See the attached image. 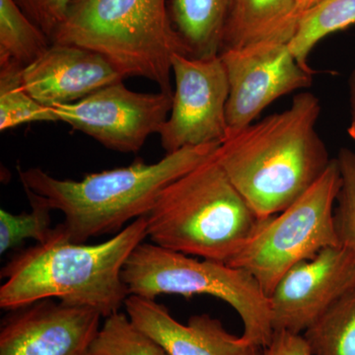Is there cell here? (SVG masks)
<instances>
[{
  "instance_id": "d4e9b609",
  "label": "cell",
  "mask_w": 355,
  "mask_h": 355,
  "mask_svg": "<svg viewBox=\"0 0 355 355\" xmlns=\"http://www.w3.org/2000/svg\"><path fill=\"white\" fill-rule=\"evenodd\" d=\"M263 355H313L304 336L286 331H275Z\"/></svg>"
},
{
  "instance_id": "52a82bcc",
  "label": "cell",
  "mask_w": 355,
  "mask_h": 355,
  "mask_svg": "<svg viewBox=\"0 0 355 355\" xmlns=\"http://www.w3.org/2000/svg\"><path fill=\"white\" fill-rule=\"evenodd\" d=\"M342 184L336 158L295 202L261 222L252 237L227 263L252 275L270 296L291 268L340 245L334 207Z\"/></svg>"
},
{
  "instance_id": "2e32d148",
  "label": "cell",
  "mask_w": 355,
  "mask_h": 355,
  "mask_svg": "<svg viewBox=\"0 0 355 355\" xmlns=\"http://www.w3.org/2000/svg\"><path fill=\"white\" fill-rule=\"evenodd\" d=\"M231 0H170V18L186 55L198 60L218 57Z\"/></svg>"
},
{
  "instance_id": "3957f363",
  "label": "cell",
  "mask_w": 355,
  "mask_h": 355,
  "mask_svg": "<svg viewBox=\"0 0 355 355\" xmlns=\"http://www.w3.org/2000/svg\"><path fill=\"white\" fill-rule=\"evenodd\" d=\"M220 144L184 147L156 163L137 160L127 167L91 173L83 179H58L41 168H18L23 188L64 216L70 242L116 234L128 221L146 216L166 187L209 158Z\"/></svg>"
},
{
  "instance_id": "6da1fadb",
  "label": "cell",
  "mask_w": 355,
  "mask_h": 355,
  "mask_svg": "<svg viewBox=\"0 0 355 355\" xmlns=\"http://www.w3.org/2000/svg\"><path fill=\"white\" fill-rule=\"evenodd\" d=\"M316 95L301 92L282 113L230 133L216 158L261 219L277 216L309 190L333 158L316 130Z\"/></svg>"
},
{
  "instance_id": "8fae6325",
  "label": "cell",
  "mask_w": 355,
  "mask_h": 355,
  "mask_svg": "<svg viewBox=\"0 0 355 355\" xmlns=\"http://www.w3.org/2000/svg\"><path fill=\"white\" fill-rule=\"evenodd\" d=\"M354 286V254L342 245L324 248L291 268L268 296L273 331L301 335Z\"/></svg>"
},
{
  "instance_id": "5bb4252c",
  "label": "cell",
  "mask_w": 355,
  "mask_h": 355,
  "mask_svg": "<svg viewBox=\"0 0 355 355\" xmlns=\"http://www.w3.org/2000/svg\"><path fill=\"white\" fill-rule=\"evenodd\" d=\"M123 306L132 323L170 355H263V347L229 333L209 314L193 315L184 324L155 299L130 295Z\"/></svg>"
},
{
  "instance_id": "4316f807",
  "label": "cell",
  "mask_w": 355,
  "mask_h": 355,
  "mask_svg": "<svg viewBox=\"0 0 355 355\" xmlns=\"http://www.w3.org/2000/svg\"><path fill=\"white\" fill-rule=\"evenodd\" d=\"M320 1H321V0H298L299 9H300L302 15L306 11L309 10L312 7L319 3Z\"/></svg>"
},
{
  "instance_id": "9a60e30c",
  "label": "cell",
  "mask_w": 355,
  "mask_h": 355,
  "mask_svg": "<svg viewBox=\"0 0 355 355\" xmlns=\"http://www.w3.org/2000/svg\"><path fill=\"white\" fill-rule=\"evenodd\" d=\"M301 17L298 0H231L221 51L260 43L289 44Z\"/></svg>"
},
{
  "instance_id": "7a4b0ae2",
  "label": "cell",
  "mask_w": 355,
  "mask_h": 355,
  "mask_svg": "<svg viewBox=\"0 0 355 355\" xmlns=\"http://www.w3.org/2000/svg\"><path fill=\"white\" fill-rule=\"evenodd\" d=\"M146 216L132 221L108 241L70 242L62 225L44 243L14 254L2 268L0 308L17 310L44 300L97 310L103 318L119 312L130 296L123 268L147 237Z\"/></svg>"
},
{
  "instance_id": "e0dca14e",
  "label": "cell",
  "mask_w": 355,
  "mask_h": 355,
  "mask_svg": "<svg viewBox=\"0 0 355 355\" xmlns=\"http://www.w3.org/2000/svg\"><path fill=\"white\" fill-rule=\"evenodd\" d=\"M51 40L15 0H0V65L25 69L48 51Z\"/></svg>"
},
{
  "instance_id": "277c9868",
  "label": "cell",
  "mask_w": 355,
  "mask_h": 355,
  "mask_svg": "<svg viewBox=\"0 0 355 355\" xmlns=\"http://www.w3.org/2000/svg\"><path fill=\"white\" fill-rule=\"evenodd\" d=\"M216 153L166 187L146 216V232L157 246L228 263L263 219L236 190Z\"/></svg>"
},
{
  "instance_id": "7402d4cb",
  "label": "cell",
  "mask_w": 355,
  "mask_h": 355,
  "mask_svg": "<svg viewBox=\"0 0 355 355\" xmlns=\"http://www.w3.org/2000/svg\"><path fill=\"white\" fill-rule=\"evenodd\" d=\"M32 210L20 214H13L0 209V254L19 247L25 240L37 243L46 242L53 232L51 228V209L43 198L24 189Z\"/></svg>"
},
{
  "instance_id": "d6986e66",
  "label": "cell",
  "mask_w": 355,
  "mask_h": 355,
  "mask_svg": "<svg viewBox=\"0 0 355 355\" xmlns=\"http://www.w3.org/2000/svg\"><path fill=\"white\" fill-rule=\"evenodd\" d=\"M313 355H355V286L304 331Z\"/></svg>"
},
{
  "instance_id": "484cf974",
  "label": "cell",
  "mask_w": 355,
  "mask_h": 355,
  "mask_svg": "<svg viewBox=\"0 0 355 355\" xmlns=\"http://www.w3.org/2000/svg\"><path fill=\"white\" fill-rule=\"evenodd\" d=\"M349 106L350 118H352V125H350V133H355V69L352 70L349 79Z\"/></svg>"
},
{
  "instance_id": "4fadbf2b",
  "label": "cell",
  "mask_w": 355,
  "mask_h": 355,
  "mask_svg": "<svg viewBox=\"0 0 355 355\" xmlns=\"http://www.w3.org/2000/svg\"><path fill=\"white\" fill-rule=\"evenodd\" d=\"M22 84L44 106L71 104L125 77L100 53L70 44H51L23 69Z\"/></svg>"
},
{
  "instance_id": "ffe728a7",
  "label": "cell",
  "mask_w": 355,
  "mask_h": 355,
  "mask_svg": "<svg viewBox=\"0 0 355 355\" xmlns=\"http://www.w3.org/2000/svg\"><path fill=\"white\" fill-rule=\"evenodd\" d=\"M22 67L0 65V130H12L25 123H58L53 108L35 100L22 84Z\"/></svg>"
},
{
  "instance_id": "7c38bea8",
  "label": "cell",
  "mask_w": 355,
  "mask_h": 355,
  "mask_svg": "<svg viewBox=\"0 0 355 355\" xmlns=\"http://www.w3.org/2000/svg\"><path fill=\"white\" fill-rule=\"evenodd\" d=\"M102 315L92 308L44 299L2 321L0 355H89Z\"/></svg>"
},
{
  "instance_id": "ac0fdd59",
  "label": "cell",
  "mask_w": 355,
  "mask_h": 355,
  "mask_svg": "<svg viewBox=\"0 0 355 355\" xmlns=\"http://www.w3.org/2000/svg\"><path fill=\"white\" fill-rule=\"evenodd\" d=\"M355 25V0H321L301 17L298 31L288 46L306 69L311 51L320 42Z\"/></svg>"
},
{
  "instance_id": "30bf717a",
  "label": "cell",
  "mask_w": 355,
  "mask_h": 355,
  "mask_svg": "<svg viewBox=\"0 0 355 355\" xmlns=\"http://www.w3.org/2000/svg\"><path fill=\"white\" fill-rule=\"evenodd\" d=\"M219 55L229 84V135L253 123L275 100L313 83L312 69L299 64L287 44H251Z\"/></svg>"
},
{
  "instance_id": "ba28073f",
  "label": "cell",
  "mask_w": 355,
  "mask_h": 355,
  "mask_svg": "<svg viewBox=\"0 0 355 355\" xmlns=\"http://www.w3.org/2000/svg\"><path fill=\"white\" fill-rule=\"evenodd\" d=\"M172 72L171 112L158 133L166 153L221 144L229 135V84L220 55L198 60L176 53L172 58Z\"/></svg>"
},
{
  "instance_id": "8992f818",
  "label": "cell",
  "mask_w": 355,
  "mask_h": 355,
  "mask_svg": "<svg viewBox=\"0 0 355 355\" xmlns=\"http://www.w3.org/2000/svg\"><path fill=\"white\" fill-rule=\"evenodd\" d=\"M130 295L155 299L210 295L230 305L244 324L243 338L265 349L273 336L270 301L250 273L227 263L198 261L153 243H140L123 268Z\"/></svg>"
},
{
  "instance_id": "5b68a950",
  "label": "cell",
  "mask_w": 355,
  "mask_h": 355,
  "mask_svg": "<svg viewBox=\"0 0 355 355\" xmlns=\"http://www.w3.org/2000/svg\"><path fill=\"white\" fill-rule=\"evenodd\" d=\"M51 42L100 53L125 78L148 79L168 93L173 55H186L166 0H73Z\"/></svg>"
},
{
  "instance_id": "9c48e42d",
  "label": "cell",
  "mask_w": 355,
  "mask_h": 355,
  "mask_svg": "<svg viewBox=\"0 0 355 355\" xmlns=\"http://www.w3.org/2000/svg\"><path fill=\"white\" fill-rule=\"evenodd\" d=\"M173 93H139L111 84L71 104L51 107L58 121L85 133L111 150L139 153L159 133L171 112Z\"/></svg>"
},
{
  "instance_id": "44dd1931",
  "label": "cell",
  "mask_w": 355,
  "mask_h": 355,
  "mask_svg": "<svg viewBox=\"0 0 355 355\" xmlns=\"http://www.w3.org/2000/svg\"><path fill=\"white\" fill-rule=\"evenodd\" d=\"M89 355H170L157 342L135 326L127 314L106 318Z\"/></svg>"
},
{
  "instance_id": "603a6c76",
  "label": "cell",
  "mask_w": 355,
  "mask_h": 355,
  "mask_svg": "<svg viewBox=\"0 0 355 355\" xmlns=\"http://www.w3.org/2000/svg\"><path fill=\"white\" fill-rule=\"evenodd\" d=\"M336 158L342 177L334 212L336 233L340 245L355 256V153L342 148Z\"/></svg>"
},
{
  "instance_id": "cb8c5ba5",
  "label": "cell",
  "mask_w": 355,
  "mask_h": 355,
  "mask_svg": "<svg viewBox=\"0 0 355 355\" xmlns=\"http://www.w3.org/2000/svg\"><path fill=\"white\" fill-rule=\"evenodd\" d=\"M23 12L51 40L73 0H15Z\"/></svg>"
}]
</instances>
